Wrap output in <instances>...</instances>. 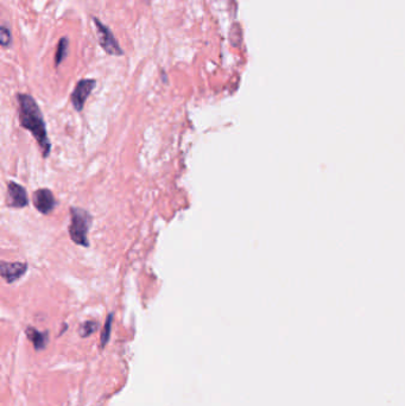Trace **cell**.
I'll use <instances>...</instances> for the list:
<instances>
[{
    "mask_svg": "<svg viewBox=\"0 0 405 406\" xmlns=\"http://www.w3.org/2000/svg\"><path fill=\"white\" fill-rule=\"evenodd\" d=\"M8 205L12 208H24L29 205L26 190L16 182L8 183Z\"/></svg>",
    "mask_w": 405,
    "mask_h": 406,
    "instance_id": "52a82bcc",
    "label": "cell"
},
{
    "mask_svg": "<svg viewBox=\"0 0 405 406\" xmlns=\"http://www.w3.org/2000/svg\"><path fill=\"white\" fill-rule=\"evenodd\" d=\"M17 101H18V115L20 125L32 133L38 145L41 146L43 157H48L50 155L51 143L49 141L47 125H45L40 106L29 94H17Z\"/></svg>",
    "mask_w": 405,
    "mask_h": 406,
    "instance_id": "6da1fadb",
    "label": "cell"
},
{
    "mask_svg": "<svg viewBox=\"0 0 405 406\" xmlns=\"http://www.w3.org/2000/svg\"><path fill=\"white\" fill-rule=\"evenodd\" d=\"M96 81L93 79H83L76 83L74 90L72 93L73 106L78 112H81L90 93L95 88Z\"/></svg>",
    "mask_w": 405,
    "mask_h": 406,
    "instance_id": "277c9868",
    "label": "cell"
},
{
    "mask_svg": "<svg viewBox=\"0 0 405 406\" xmlns=\"http://www.w3.org/2000/svg\"><path fill=\"white\" fill-rule=\"evenodd\" d=\"M32 202L35 208L44 215L50 214L56 207V199L49 189H38L35 191L32 195Z\"/></svg>",
    "mask_w": 405,
    "mask_h": 406,
    "instance_id": "5b68a950",
    "label": "cell"
},
{
    "mask_svg": "<svg viewBox=\"0 0 405 406\" xmlns=\"http://www.w3.org/2000/svg\"><path fill=\"white\" fill-rule=\"evenodd\" d=\"M72 221L69 225V235L76 245L88 247V230L92 226V215L85 209L72 208Z\"/></svg>",
    "mask_w": 405,
    "mask_h": 406,
    "instance_id": "7a4b0ae2",
    "label": "cell"
},
{
    "mask_svg": "<svg viewBox=\"0 0 405 406\" xmlns=\"http://www.w3.org/2000/svg\"><path fill=\"white\" fill-rule=\"evenodd\" d=\"M69 49V40L67 37H62L60 42H58L57 50L55 54V65L58 66L62 63V61L65 58V56L68 54Z\"/></svg>",
    "mask_w": 405,
    "mask_h": 406,
    "instance_id": "9c48e42d",
    "label": "cell"
},
{
    "mask_svg": "<svg viewBox=\"0 0 405 406\" xmlns=\"http://www.w3.org/2000/svg\"><path fill=\"white\" fill-rule=\"evenodd\" d=\"M96 327H97V324L95 323V322H93V321L85 322V323L81 325V328H80V334H81L82 337H86V336H89L90 334H93V332L96 330Z\"/></svg>",
    "mask_w": 405,
    "mask_h": 406,
    "instance_id": "8fae6325",
    "label": "cell"
},
{
    "mask_svg": "<svg viewBox=\"0 0 405 406\" xmlns=\"http://www.w3.org/2000/svg\"><path fill=\"white\" fill-rule=\"evenodd\" d=\"M112 320H113V315H108L107 317V321H106V324H105V329H104V332H103V336H101V342H103V346H105L107 344L108 341V337H110V334H111V327H112Z\"/></svg>",
    "mask_w": 405,
    "mask_h": 406,
    "instance_id": "7c38bea8",
    "label": "cell"
},
{
    "mask_svg": "<svg viewBox=\"0 0 405 406\" xmlns=\"http://www.w3.org/2000/svg\"><path fill=\"white\" fill-rule=\"evenodd\" d=\"M0 43L4 48H9L12 43L11 31L6 25H3L2 29H0Z\"/></svg>",
    "mask_w": 405,
    "mask_h": 406,
    "instance_id": "30bf717a",
    "label": "cell"
},
{
    "mask_svg": "<svg viewBox=\"0 0 405 406\" xmlns=\"http://www.w3.org/2000/svg\"><path fill=\"white\" fill-rule=\"evenodd\" d=\"M27 271V264L26 262H8L5 260L2 261V266H0V275H2L3 279H5L6 283H13L18 281L26 274Z\"/></svg>",
    "mask_w": 405,
    "mask_h": 406,
    "instance_id": "8992f818",
    "label": "cell"
},
{
    "mask_svg": "<svg viewBox=\"0 0 405 406\" xmlns=\"http://www.w3.org/2000/svg\"><path fill=\"white\" fill-rule=\"evenodd\" d=\"M26 334H27V337H29L30 340L33 342L35 347H36L37 349L44 348L45 344H47V335H48L47 332H40L33 328H27Z\"/></svg>",
    "mask_w": 405,
    "mask_h": 406,
    "instance_id": "ba28073f",
    "label": "cell"
},
{
    "mask_svg": "<svg viewBox=\"0 0 405 406\" xmlns=\"http://www.w3.org/2000/svg\"><path fill=\"white\" fill-rule=\"evenodd\" d=\"M93 22L95 24L96 33L97 37H99V43L101 45V48H103L108 55H114V56L123 55L124 54L123 49L120 48L118 41L115 40L114 35L110 30V27L105 25L104 23H101L96 17H93Z\"/></svg>",
    "mask_w": 405,
    "mask_h": 406,
    "instance_id": "3957f363",
    "label": "cell"
}]
</instances>
